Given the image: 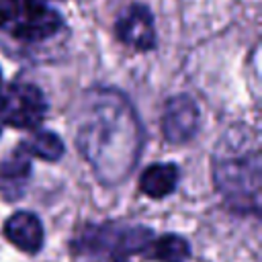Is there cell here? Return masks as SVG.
Wrapping results in <instances>:
<instances>
[{
    "label": "cell",
    "instance_id": "cell-4",
    "mask_svg": "<svg viewBox=\"0 0 262 262\" xmlns=\"http://www.w3.org/2000/svg\"><path fill=\"white\" fill-rule=\"evenodd\" d=\"M63 29V18L45 0H0V31L23 43H41Z\"/></svg>",
    "mask_w": 262,
    "mask_h": 262
},
{
    "label": "cell",
    "instance_id": "cell-2",
    "mask_svg": "<svg viewBox=\"0 0 262 262\" xmlns=\"http://www.w3.org/2000/svg\"><path fill=\"white\" fill-rule=\"evenodd\" d=\"M211 172L225 205L242 215H258L262 160L252 129L235 125L217 143Z\"/></svg>",
    "mask_w": 262,
    "mask_h": 262
},
{
    "label": "cell",
    "instance_id": "cell-13",
    "mask_svg": "<svg viewBox=\"0 0 262 262\" xmlns=\"http://www.w3.org/2000/svg\"><path fill=\"white\" fill-rule=\"evenodd\" d=\"M0 88H2V70H0Z\"/></svg>",
    "mask_w": 262,
    "mask_h": 262
},
{
    "label": "cell",
    "instance_id": "cell-8",
    "mask_svg": "<svg viewBox=\"0 0 262 262\" xmlns=\"http://www.w3.org/2000/svg\"><path fill=\"white\" fill-rule=\"evenodd\" d=\"M4 235L12 246H16L27 254H37L43 248V239H45L39 217L29 211L12 213L4 223Z\"/></svg>",
    "mask_w": 262,
    "mask_h": 262
},
{
    "label": "cell",
    "instance_id": "cell-10",
    "mask_svg": "<svg viewBox=\"0 0 262 262\" xmlns=\"http://www.w3.org/2000/svg\"><path fill=\"white\" fill-rule=\"evenodd\" d=\"M178 176H180V170L176 164H151L149 168H145L141 172V178H139V190L145 194V196H151V199H164L168 196L176 184H178Z\"/></svg>",
    "mask_w": 262,
    "mask_h": 262
},
{
    "label": "cell",
    "instance_id": "cell-14",
    "mask_svg": "<svg viewBox=\"0 0 262 262\" xmlns=\"http://www.w3.org/2000/svg\"><path fill=\"white\" fill-rule=\"evenodd\" d=\"M0 135H2V125H0Z\"/></svg>",
    "mask_w": 262,
    "mask_h": 262
},
{
    "label": "cell",
    "instance_id": "cell-11",
    "mask_svg": "<svg viewBox=\"0 0 262 262\" xmlns=\"http://www.w3.org/2000/svg\"><path fill=\"white\" fill-rule=\"evenodd\" d=\"M143 258L156 260V262H186L190 256V246L184 237L176 233H166L160 237H151V242L141 252Z\"/></svg>",
    "mask_w": 262,
    "mask_h": 262
},
{
    "label": "cell",
    "instance_id": "cell-7",
    "mask_svg": "<svg viewBox=\"0 0 262 262\" xmlns=\"http://www.w3.org/2000/svg\"><path fill=\"white\" fill-rule=\"evenodd\" d=\"M115 35L121 43L137 49L147 51L156 47V27H154V14L149 6L135 2L129 4L115 20Z\"/></svg>",
    "mask_w": 262,
    "mask_h": 262
},
{
    "label": "cell",
    "instance_id": "cell-1",
    "mask_svg": "<svg viewBox=\"0 0 262 262\" xmlns=\"http://www.w3.org/2000/svg\"><path fill=\"white\" fill-rule=\"evenodd\" d=\"M76 143L100 182H123L143 145L141 123L127 96L113 88L88 90L78 111Z\"/></svg>",
    "mask_w": 262,
    "mask_h": 262
},
{
    "label": "cell",
    "instance_id": "cell-9",
    "mask_svg": "<svg viewBox=\"0 0 262 262\" xmlns=\"http://www.w3.org/2000/svg\"><path fill=\"white\" fill-rule=\"evenodd\" d=\"M29 154L16 147L8 158L0 162V194L6 201L20 199L31 180V162Z\"/></svg>",
    "mask_w": 262,
    "mask_h": 262
},
{
    "label": "cell",
    "instance_id": "cell-12",
    "mask_svg": "<svg viewBox=\"0 0 262 262\" xmlns=\"http://www.w3.org/2000/svg\"><path fill=\"white\" fill-rule=\"evenodd\" d=\"M18 147L33 156V158H39V160H45V162H55L63 156V143L61 139L53 133V131H45V129H39L31 135H27Z\"/></svg>",
    "mask_w": 262,
    "mask_h": 262
},
{
    "label": "cell",
    "instance_id": "cell-5",
    "mask_svg": "<svg viewBox=\"0 0 262 262\" xmlns=\"http://www.w3.org/2000/svg\"><path fill=\"white\" fill-rule=\"evenodd\" d=\"M47 98L33 82L14 80L0 88V119L14 129H35L47 115Z\"/></svg>",
    "mask_w": 262,
    "mask_h": 262
},
{
    "label": "cell",
    "instance_id": "cell-6",
    "mask_svg": "<svg viewBox=\"0 0 262 262\" xmlns=\"http://www.w3.org/2000/svg\"><path fill=\"white\" fill-rule=\"evenodd\" d=\"M199 106L188 94H176L166 100L162 115V133L168 143H186L199 131Z\"/></svg>",
    "mask_w": 262,
    "mask_h": 262
},
{
    "label": "cell",
    "instance_id": "cell-3",
    "mask_svg": "<svg viewBox=\"0 0 262 262\" xmlns=\"http://www.w3.org/2000/svg\"><path fill=\"white\" fill-rule=\"evenodd\" d=\"M154 231L143 225L98 223L86 225L72 239V252L96 262H125L131 256H141L151 242Z\"/></svg>",
    "mask_w": 262,
    "mask_h": 262
}]
</instances>
